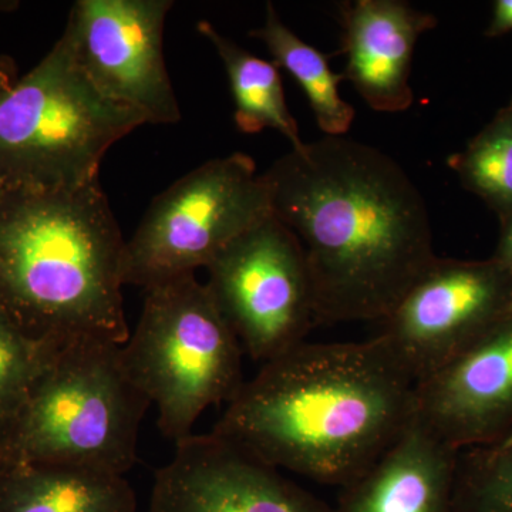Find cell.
<instances>
[{"label": "cell", "mask_w": 512, "mask_h": 512, "mask_svg": "<svg viewBox=\"0 0 512 512\" xmlns=\"http://www.w3.org/2000/svg\"><path fill=\"white\" fill-rule=\"evenodd\" d=\"M262 177L305 254L318 325L386 319L437 259L423 195L375 147L326 136Z\"/></svg>", "instance_id": "cell-1"}, {"label": "cell", "mask_w": 512, "mask_h": 512, "mask_svg": "<svg viewBox=\"0 0 512 512\" xmlns=\"http://www.w3.org/2000/svg\"><path fill=\"white\" fill-rule=\"evenodd\" d=\"M416 389L380 335L303 342L264 363L211 433L278 470L343 488L412 423Z\"/></svg>", "instance_id": "cell-2"}, {"label": "cell", "mask_w": 512, "mask_h": 512, "mask_svg": "<svg viewBox=\"0 0 512 512\" xmlns=\"http://www.w3.org/2000/svg\"><path fill=\"white\" fill-rule=\"evenodd\" d=\"M126 239L100 181L6 190L0 201V309L36 342L124 345Z\"/></svg>", "instance_id": "cell-3"}, {"label": "cell", "mask_w": 512, "mask_h": 512, "mask_svg": "<svg viewBox=\"0 0 512 512\" xmlns=\"http://www.w3.org/2000/svg\"><path fill=\"white\" fill-rule=\"evenodd\" d=\"M121 346L82 339L53 345L0 466L62 464L124 476L136 463L151 402L128 376Z\"/></svg>", "instance_id": "cell-4"}, {"label": "cell", "mask_w": 512, "mask_h": 512, "mask_svg": "<svg viewBox=\"0 0 512 512\" xmlns=\"http://www.w3.org/2000/svg\"><path fill=\"white\" fill-rule=\"evenodd\" d=\"M143 124L140 114L94 86L62 35L0 93V184L52 191L93 183L107 151Z\"/></svg>", "instance_id": "cell-5"}, {"label": "cell", "mask_w": 512, "mask_h": 512, "mask_svg": "<svg viewBox=\"0 0 512 512\" xmlns=\"http://www.w3.org/2000/svg\"><path fill=\"white\" fill-rule=\"evenodd\" d=\"M143 311L121 359L157 407L165 439L180 443L208 407L229 403L244 386L242 350L207 285L195 275L144 289Z\"/></svg>", "instance_id": "cell-6"}, {"label": "cell", "mask_w": 512, "mask_h": 512, "mask_svg": "<svg viewBox=\"0 0 512 512\" xmlns=\"http://www.w3.org/2000/svg\"><path fill=\"white\" fill-rule=\"evenodd\" d=\"M262 174L244 153L178 178L147 208L124 251V285L147 289L207 268L239 235L271 217Z\"/></svg>", "instance_id": "cell-7"}, {"label": "cell", "mask_w": 512, "mask_h": 512, "mask_svg": "<svg viewBox=\"0 0 512 512\" xmlns=\"http://www.w3.org/2000/svg\"><path fill=\"white\" fill-rule=\"evenodd\" d=\"M207 271L222 318L261 365L306 342L318 325L305 254L274 215L222 249Z\"/></svg>", "instance_id": "cell-8"}, {"label": "cell", "mask_w": 512, "mask_h": 512, "mask_svg": "<svg viewBox=\"0 0 512 512\" xmlns=\"http://www.w3.org/2000/svg\"><path fill=\"white\" fill-rule=\"evenodd\" d=\"M511 312L512 274L500 262L437 258L380 336L419 384Z\"/></svg>", "instance_id": "cell-9"}, {"label": "cell", "mask_w": 512, "mask_h": 512, "mask_svg": "<svg viewBox=\"0 0 512 512\" xmlns=\"http://www.w3.org/2000/svg\"><path fill=\"white\" fill-rule=\"evenodd\" d=\"M171 0H79L63 35L94 86L147 124H175L180 104L164 59Z\"/></svg>", "instance_id": "cell-10"}, {"label": "cell", "mask_w": 512, "mask_h": 512, "mask_svg": "<svg viewBox=\"0 0 512 512\" xmlns=\"http://www.w3.org/2000/svg\"><path fill=\"white\" fill-rule=\"evenodd\" d=\"M148 512H336L278 468L215 436L175 444L154 478Z\"/></svg>", "instance_id": "cell-11"}, {"label": "cell", "mask_w": 512, "mask_h": 512, "mask_svg": "<svg viewBox=\"0 0 512 512\" xmlns=\"http://www.w3.org/2000/svg\"><path fill=\"white\" fill-rule=\"evenodd\" d=\"M416 419L458 451L512 430V312L417 384Z\"/></svg>", "instance_id": "cell-12"}, {"label": "cell", "mask_w": 512, "mask_h": 512, "mask_svg": "<svg viewBox=\"0 0 512 512\" xmlns=\"http://www.w3.org/2000/svg\"><path fill=\"white\" fill-rule=\"evenodd\" d=\"M349 80L370 109L402 113L413 104L414 47L436 28V16L399 0H356L340 6Z\"/></svg>", "instance_id": "cell-13"}, {"label": "cell", "mask_w": 512, "mask_h": 512, "mask_svg": "<svg viewBox=\"0 0 512 512\" xmlns=\"http://www.w3.org/2000/svg\"><path fill=\"white\" fill-rule=\"evenodd\" d=\"M458 453L414 419L365 473L342 488L336 512H454Z\"/></svg>", "instance_id": "cell-14"}, {"label": "cell", "mask_w": 512, "mask_h": 512, "mask_svg": "<svg viewBox=\"0 0 512 512\" xmlns=\"http://www.w3.org/2000/svg\"><path fill=\"white\" fill-rule=\"evenodd\" d=\"M0 512H138L124 476L62 466H0Z\"/></svg>", "instance_id": "cell-15"}, {"label": "cell", "mask_w": 512, "mask_h": 512, "mask_svg": "<svg viewBox=\"0 0 512 512\" xmlns=\"http://www.w3.org/2000/svg\"><path fill=\"white\" fill-rule=\"evenodd\" d=\"M197 30L214 46L224 64L239 130L256 134L271 128L288 138L292 148L302 147L298 123L286 104L278 64L252 55L207 20H201Z\"/></svg>", "instance_id": "cell-16"}, {"label": "cell", "mask_w": 512, "mask_h": 512, "mask_svg": "<svg viewBox=\"0 0 512 512\" xmlns=\"http://www.w3.org/2000/svg\"><path fill=\"white\" fill-rule=\"evenodd\" d=\"M249 36L264 43L278 67H284L301 84L316 123L326 136L343 137L348 133L355 109L340 96L339 83L345 76L330 69L328 55L293 33L271 3L266 6L264 25L249 32Z\"/></svg>", "instance_id": "cell-17"}, {"label": "cell", "mask_w": 512, "mask_h": 512, "mask_svg": "<svg viewBox=\"0 0 512 512\" xmlns=\"http://www.w3.org/2000/svg\"><path fill=\"white\" fill-rule=\"evenodd\" d=\"M468 190L501 215L512 212V106L497 117L463 153L448 160Z\"/></svg>", "instance_id": "cell-18"}, {"label": "cell", "mask_w": 512, "mask_h": 512, "mask_svg": "<svg viewBox=\"0 0 512 512\" xmlns=\"http://www.w3.org/2000/svg\"><path fill=\"white\" fill-rule=\"evenodd\" d=\"M454 512H512V430L458 453Z\"/></svg>", "instance_id": "cell-19"}, {"label": "cell", "mask_w": 512, "mask_h": 512, "mask_svg": "<svg viewBox=\"0 0 512 512\" xmlns=\"http://www.w3.org/2000/svg\"><path fill=\"white\" fill-rule=\"evenodd\" d=\"M52 346L29 338L0 309V446L28 402Z\"/></svg>", "instance_id": "cell-20"}, {"label": "cell", "mask_w": 512, "mask_h": 512, "mask_svg": "<svg viewBox=\"0 0 512 512\" xmlns=\"http://www.w3.org/2000/svg\"><path fill=\"white\" fill-rule=\"evenodd\" d=\"M512 30V0H497L493 19L488 26V36H500Z\"/></svg>", "instance_id": "cell-21"}, {"label": "cell", "mask_w": 512, "mask_h": 512, "mask_svg": "<svg viewBox=\"0 0 512 512\" xmlns=\"http://www.w3.org/2000/svg\"><path fill=\"white\" fill-rule=\"evenodd\" d=\"M503 232L494 259L512 274V212L504 215Z\"/></svg>", "instance_id": "cell-22"}, {"label": "cell", "mask_w": 512, "mask_h": 512, "mask_svg": "<svg viewBox=\"0 0 512 512\" xmlns=\"http://www.w3.org/2000/svg\"><path fill=\"white\" fill-rule=\"evenodd\" d=\"M18 80L15 64L8 57H0V93L9 89Z\"/></svg>", "instance_id": "cell-23"}, {"label": "cell", "mask_w": 512, "mask_h": 512, "mask_svg": "<svg viewBox=\"0 0 512 512\" xmlns=\"http://www.w3.org/2000/svg\"><path fill=\"white\" fill-rule=\"evenodd\" d=\"M6 188L3 187L2 184H0V201H2L3 195H5Z\"/></svg>", "instance_id": "cell-24"}]
</instances>
